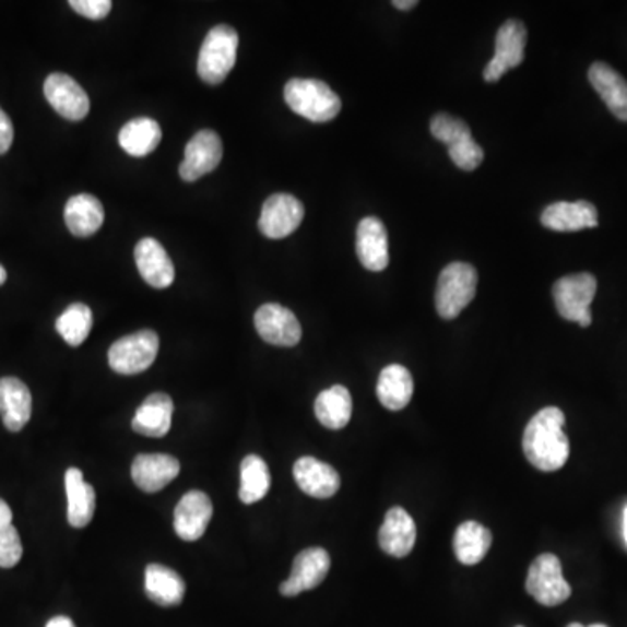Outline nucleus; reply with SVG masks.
<instances>
[{"mask_svg": "<svg viewBox=\"0 0 627 627\" xmlns=\"http://www.w3.org/2000/svg\"><path fill=\"white\" fill-rule=\"evenodd\" d=\"M567 627H608V626H605V624H593V626H582V624L579 623H571L570 626Z\"/></svg>", "mask_w": 627, "mask_h": 627, "instance_id": "nucleus-41", "label": "nucleus"}, {"mask_svg": "<svg viewBox=\"0 0 627 627\" xmlns=\"http://www.w3.org/2000/svg\"><path fill=\"white\" fill-rule=\"evenodd\" d=\"M159 353V336L152 330L122 336L108 351V365L119 375H138L154 365Z\"/></svg>", "mask_w": 627, "mask_h": 627, "instance_id": "nucleus-6", "label": "nucleus"}, {"mask_svg": "<svg viewBox=\"0 0 627 627\" xmlns=\"http://www.w3.org/2000/svg\"><path fill=\"white\" fill-rule=\"evenodd\" d=\"M293 476L298 488L314 499H330L340 490V476L327 462L301 457L293 465Z\"/></svg>", "mask_w": 627, "mask_h": 627, "instance_id": "nucleus-18", "label": "nucleus"}, {"mask_svg": "<svg viewBox=\"0 0 627 627\" xmlns=\"http://www.w3.org/2000/svg\"><path fill=\"white\" fill-rule=\"evenodd\" d=\"M213 504L204 492L192 490L181 497L175 509V532L181 541L193 542L206 532Z\"/></svg>", "mask_w": 627, "mask_h": 627, "instance_id": "nucleus-14", "label": "nucleus"}, {"mask_svg": "<svg viewBox=\"0 0 627 627\" xmlns=\"http://www.w3.org/2000/svg\"><path fill=\"white\" fill-rule=\"evenodd\" d=\"M239 35L233 26L216 25L208 32L198 58V73L208 84H220L233 72Z\"/></svg>", "mask_w": 627, "mask_h": 627, "instance_id": "nucleus-3", "label": "nucleus"}, {"mask_svg": "<svg viewBox=\"0 0 627 627\" xmlns=\"http://www.w3.org/2000/svg\"><path fill=\"white\" fill-rule=\"evenodd\" d=\"M492 547V532L476 523V521H465L457 529L453 537V551L460 564L473 567L482 564Z\"/></svg>", "mask_w": 627, "mask_h": 627, "instance_id": "nucleus-29", "label": "nucleus"}, {"mask_svg": "<svg viewBox=\"0 0 627 627\" xmlns=\"http://www.w3.org/2000/svg\"><path fill=\"white\" fill-rule=\"evenodd\" d=\"M224 157V146L218 134L211 129H202L190 138L186 146V157L180 164L181 180L196 181L208 173L215 171Z\"/></svg>", "mask_w": 627, "mask_h": 627, "instance_id": "nucleus-10", "label": "nucleus"}, {"mask_svg": "<svg viewBox=\"0 0 627 627\" xmlns=\"http://www.w3.org/2000/svg\"><path fill=\"white\" fill-rule=\"evenodd\" d=\"M44 96L69 121H82L90 114V96L67 73H51L44 82Z\"/></svg>", "mask_w": 627, "mask_h": 627, "instance_id": "nucleus-12", "label": "nucleus"}, {"mask_svg": "<svg viewBox=\"0 0 627 627\" xmlns=\"http://www.w3.org/2000/svg\"><path fill=\"white\" fill-rule=\"evenodd\" d=\"M70 8L87 20H104L113 11L110 0H70Z\"/></svg>", "mask_w": 627, "mask_h": 627, "instance_id": "nucleus-36", "label": "nucleus"}, {"mask_svg": "<svg viewBox=\"0 0 627 627\" xmlns=\"http://www.w3.org/2000/svg\"><path fill=\"white\" fill-rule=\"evenodd\" d=\"M104 204L91 193L73 196L64 206V224L73 236H93L104 225Z\"/></svg>", "mask_w": 627, "mask_h": 627, "instance_id": "nucleus-24", "label": "nucleus"}, {"mask_svg": "<svg viewBox=\"0 0 627 627\" xmlns=\"http://www.w3.org/2000/svg\"><path fill=\"white\" fill-rule=\"evenodd\" d=\"M306 216L304 204L289 193H274L263 202L258 228L269 239H283L300 227Z\"/></svg>", "mask_w": 627, "mask_h": 627, "instance_id": "nucleus-9", "label": "nucleus"}, {"mask_svg": "<svg viewBox=\"0 0 627 627\" xmlns=\"http://www.w3.org/2000/svg\"><path fill=\"white\" fill-rule=\"evenodd\" d=\"M173 410L175 404L171 398L164 392H155L140 404L131 427L134 433L146 438H164L171 429Z\"/></svg>", "mask_w": 627, "mask_h": 627, "instance_id": "nucleus-22", "label": "nucleus"}, {"mask_svg": "<svg viewBox=\"0 0 627 627\" xmlns=\"http://www.w3.org/2000/svg\"><path fill=\"white\" fill-rule=\"evenodd\" d=\"M93 328V312L86 304H72L64 309L57 321V331L61 339L72 347H79L90 336Z\"/></svg>", "mask_w": 627, "mask_h": 627, "instance_id": "nucleus-32", "label": "nucleus"}, {"mask_svg": "<svg viewBox=\"0 0 627 627\" xmlns=\"http://www.w3.org/2000/svg\"><path fill=\"white\" fill-rule=\"evenodd\" d=\"M46 627H75V624L72 623V619L69 617H64V615H58V617H52Z\"/></svg>", "mask_w": 627, "mask_h": 627, "instance_id": "nucleus-38", "label": "nucleus"}, {"mask_svg": "<svg viewBox=\"0 0 627 627\" xmlns=\"http://www.w3.org/2000/svg\"><path fill=\"white\" fill-rule=\"evenodd\" d=\"M134 262L143 281L152 288H169L175 281V265L159 241L145 237L134 248Z\"/></svg>", "mask_w": 627, "mask_h": 627, "instance_id": "nucleus-19", "label": "nucleus"}, {"mask_svg": "<svg viewBox=\"0 0 627 627\" xmlns=\"http://www.w3.org/2000/svg\"><path fill=\"white\" fill-rule=\"evenodd\" d=\"M477 272L473 265L453 262L442 269L436 288V309L442 319H456L474 300Z\"/></svg>", "mask_w": 627, "mask_h": 627, "instance_id": "nucleus-4", "label": "nucleus"}, {"mask_svg": "<svg viewBox=\"0 0 627 627\" xmlns=\"http://www.w3.org/2000/svg\"><path fill=\"white\" fill-rule=\"evenodd\" d=\"M417 541V527L403 507H392L386 514L382 529L378 532V544L383 553L394 558H404L412 553Z\"/></svg>", "mask_w": 627, "mask_h": 627, "instance_id": "nucleus-16", "label": "nucleus"}, {"mask_svg": "<svg viewBox=\"0 0 627 627\" xmlns=\"http://www.w3.org/2000/svg\"><path fill=\"white\" fill-rule=\"evenodd\" d=\"M430 133L439 142L447 143L448 146L462 142L465 138L471 137V129L462 119L448 116V114H438L430 121Z\"/></svg>", "mask_w": 627, "mask_h": 627, "instance_id": "nucleus-34", "label": "nucleus"}, {"mask_svg": "<svg viewBox=\"0 0 627 627\" xmlns=\"http://www.w3.org/2000/svg\"><path fill=\"white\" fill-rule=\"evenodd\" d=\"M589 82L598 95L602 96L608 110L620 121L627 122V82L623 75L608 64L596 61L589 69Z\"/></svg>", "mask_w": 627, "mask_h": 627, "instance_id": "nucleus-25", "label": "nucleus"}, {"mask_svg": "<svg viewBox=\"0 0 627 627\" xmlns=\"http://www.w3.org/2000/svg\"><path fill=\"white\" fill-rule=\"evenodd\" d=\"M284 99L293 113L312 122L331 121L342 110L335 91L318 79H292L284 86Z\"/></svg>", "mask_w": 627, "mask_h": 627, "instance_id": "nucleus-2", "label": "nucleus"}, {"mask_svg": "<svg viewBox=\"0 0 627 627\" xmlns=\"http://www.w3.org/2000/svg\"><path fill=\"white\" fill-rule=\"evenodd\" d=\"M64 490L69 500V512H67L69 523L73 529H86L95 516V488L84 482L81 469L70 468L64 473Z\"/></svg>", "mask_w": 627, "mask_h": 627, "instance_id": "nucleus-23", "label": "nucleus"}, {"mask_svg": "<svg viewBox=\"0 0 627 627\" xmlns=\"http://www.w3.org/2000/svg\"><path fill=\"white\" fill-rule=\"evenodd\" d=\"M180 474V462L164 453H142L131 465L134 485L146 494L163 490Z\"/></svg>", "mask_w": 627, "mask_h": 627, "instance_id": "nucleus-15", "label": "nucleus"}, {"mask_svg": "<svg viewBox=\"0 0 627 627\" xmlns=\"http://www.w3.org/2000/svg\"><path fill=\"white\" fill-rule=\"evenodd\" d=\"M356 251L368 271L382 272L389 265V237L377 216H366L357 225Z\"/></svg>", "mask_w": 627, "mask_h": 627, "instance_id": "nucleus-17", "label": "nucleus"}, {"mask_svg": "<svg viewBox=\"0 0 627 627\" xmlns=\"http://www.w3.org/2000/svg\"><path fill=\"white\" fill-rule=\"evenodd\" d=\"M541 222L555 233H577L598 227V211L588 201H559L544 210Z\"/></svg>", "mask_w": 627, "mask_h": 627, "instance_id": "nucleus-20", "label": "nucleus"}, {"mask_svg": "<svg viewBox=\"0 0 627 627\" xmlns=\"http://www.w3.org/2000/svg\"><path fill=\"white\" fill-rule=\"evenodd\" d=\"M330 567V555L321 547L301 551L293 561L292 576L281 584V594L293 598L318 588L322 584V580L327 579Z\"/></svg>", "mask_w": 627, "mask_h": 627, "instance_id": "nucleus-13", "label": "nucleus"}, {"mask_svg": "<svg viewBox=\"0 0 627 627\" xmlns=\"http://www.w3.org/2000/svg\"><path fill=\"white\" fill-rule=\"evenodd\" d=\"M516 627H523V626H516Z\"/></svg>", "mask_w": 627, "mask_h": 627, "instance_id": "nucleus-43", "label": "nucleus"}, {"mask_svg": "<svg viewBox=\"0 0 627 627\" xmlns=\"http://www.w3.org/2000/svg\"><path fill=\"white\" fill-rule=\"evenodd\" d=\"M392 5L400 9V11H409V9L415 8V5H417V0H394Z\"/></svg>", "mask_w": 627, "mask_h": 627, "instance_id": "nucleus-39", "label": "nucleus"}, {"mask_svg": "<svg viewBox=\"0 0 627 627\" xmlns=\"http://www.w3.org/2000/svg\"><path fill=\"white\" fill-rule=\"evenodd\" d=\"M145 593L159 606H177L186 596V582L171 568L152 564L145 570Z\"/></svg>", "mask_w": 627, "mask_h": 627, "instance_id": "nucleus-26", "label": "nucleus"}, {"mask_svg": "<svg viewBox=\"0 0 627 627\" xmlns=\"http://www.w3.org/2000/svg\"><path fill=\"white\" fill-rule=\"evenodd\" d=\"M565 413L556 406L541 410L524 429V457L533 468L555 473L567 464L570 441L565 435Z\"/></svg>", "mask_w": 627, "mask_h": 627, "instance_id": "nucleus-1", "label": "nucleus"}, {"mask_svg": "<svg viewBox=\"0 0 627 627\" xmlns=\"http://www.w3.org/2000/svg\"><path fill=\"white\" fill-rule=\"evenodd\" d=\"M377 395L391 412L406 409L413 395L412 374L401 365L386 366L378 377Z\"/></svg>", "mask_w": 627, "mask_h": 627, "instance_id": "nucleus-27", "label": "nucleus"}, {"mask_svg": "<svg viewBox=\"0 0 627 627\" xmlns=\"http://www.w3.org/2000/svg\"><path fill=\"white\" fill-rule=\"evenodd\" d=\"M0 417L11 433H20L31 421V389L20 378H0Z\"/></svg>", "mask_w": 627, "mask_h": 627, "instance_id": "nucleus-21", "label": "nucleus"}, {"mask_svg": "<svg viewBox=\"0 0 627 627\" xmlns=\"http://www.w3.org/2000/svg\"><path fill=\"white\" fill-rule=\"evenodd\" d=\"M527 591L544 606H558L567 602L571 588L565 580L558 556L544 553L530 565Z\"/></svg>", "mask_w": 627, "mask_h": 627, "instance_id": "nucleus-7", "label": "nucleus"}, {"mask_svg": "<svg viewBox=\"0 0 627 627\" xmlns=\"http://www.w3.org/2000/svg\"><path fill=\"white\" fill-rule=\"evenodd\" d=\"M23 556L22 539L14 529L13 511L0 499V568H13Z\"/></svg>", "mask_w": 627, "mask_h": 627, "instance_id": "nucleus-33", "label": "nucleus"}, {"mask_svg": "<svg viewBox=\"0 0 627 627\" xmlns=\"http://www.w3.org/2000/svg\"><path fill=\"white\" fill-rule=\"evenodd\" d=\"M316 417L328 429H344L353 417V398L344 386H333L322 391L314 404Z\"/></svg>", "mask_w": 627, "mask_h": 627, "instance_id": "nucleus-28", "label": "nucleus"}, {"mask_svg": "<svg viewBox=\"0 0 627 627\" xmlns=\"http://www.w3.org/2000/svg\"><path fill=\"white\" fill-rule=\"evenodd\" d=\"M14 128L13 122L9 119L8 114L0 108V155L9 151V146L13 145Z\"/></svg>", "mask_w": 627, "mask_h": 627, "instance_id": "nucleus-37", "label": "nucleus"}, {"mask_svg": "<svg viewBox=\"0 0 627 627\" xmlns=\"http://www.w3.org/2000/svg\"><path fill=\"white\" fill-rule=\"evenodd\" d=\"M5 280H8V272L4 267L0 265V286L5 283Z\"/></svg>", "mask_w": 627, "mask_h": 627, "instance_id": "nucleus-40", "label": "nucleus"}, {"mask_svg": "<svg viewBox=\"0 0 627 627\" xmlns=\"http://www.w3.org/2000/svg\"><path fill=\"white\" fill-rule=\"evenodd\" d=\"M598 281L593 274L565 275L556 281L553 295H555L556 309L559 316L567 321L579 322L580 327H591V304L596 295Z\"/></svg>", "mask_w": 627, "mask_h": 627, "instance_id": "nucleus-5", "label": "nucleus"}, {"mask_svg": "<svg viewBox=\"0 0 627 627\" xmlns=\"http://www.w3.org/2000/svg\"><path fill=\"white\" fill-rule=\"evenodd\" d=\"M529 40V32L523 23L509 20L500 26L495 39V55L486 64L483 78L486 82H497L504 73L520 67L524 60V48Z\"/></svg>", "mask_w": 627, "mask_h": 627, "instance_id": "nucleus-8", "label": "nucleus"}, {"mask_svg": "<svg viewBox=\"0 0 627 627\" xmlns=\"http://www.w3.org/2000/svg\"><path fill=\"white\" fill-rule=\"evenodd\" d=\"M624 539H626L627 544V507L624 509Z\"/></svg>", "mask_w": 627, "mask_h": 627, "instance_id": "nucleus-42", "label": "nucleus"}, {"mask_svg": "<svg viewBox=\"0 0 627 627\" xmlns=\"http://www.w3.org/2000/svg\"><path fill=\"white\" fill-rule=\"evenodd\" d=\"M448 152H450L451 161L457 168L464 169V171H474V169L480 168V164L485 159V152H483L482 146L474 142L473 137L448 146Z\"/></svg>", "mask_w": 627, "mask_h": 627, "instance_id": "nucleus-35", "label": "nucleus"}, {"mask_svg": "<svg viewBox=\"0 0 627 627\" xmlns=\"http://www.w3.org/2000/svg\"><path fill=\"white\" fill-rule=\"evenodd\" d=\"M161 140H163L161 126L149 117L131 119L119 133L122 151L133 157H145L152 154L159 146Z\"/></svg>", "mask_w": 627, "mask_h": 627, "instance_id": "nucleus-30", "label": "nucleus"}, {"mask_svg": "<svg viewBox=\"0 0 627 627\" xmlns=\"http://www.w3.org/2000/svg\"><path fill=\"white\" fill-rule=\"evenodd\" d=\"M255 328L267 344L295 347L301 339L297 316L280 304H265L255 314Z\"/></svg>", "mask_w": 627, "mask_h": 627, "instance_id": "nucleus-11", "label": "nucleus"}, {"mask_svg": "<svg viewBox=\"0 0 627 627\" xmlns=\"http://www.w3.org/2000/svg\"><path fill=\"white\" fill-rule=\"evenodd\" d=\"M271 488V473L265 460L258 456H248L241 462V488L239 499L242 504H255L265 497Z\"/></svg>", "mask_w": 627, "mask_h": 627, "instance_id": "nucleus-31", "label": "nucleus"}]
</instances>
